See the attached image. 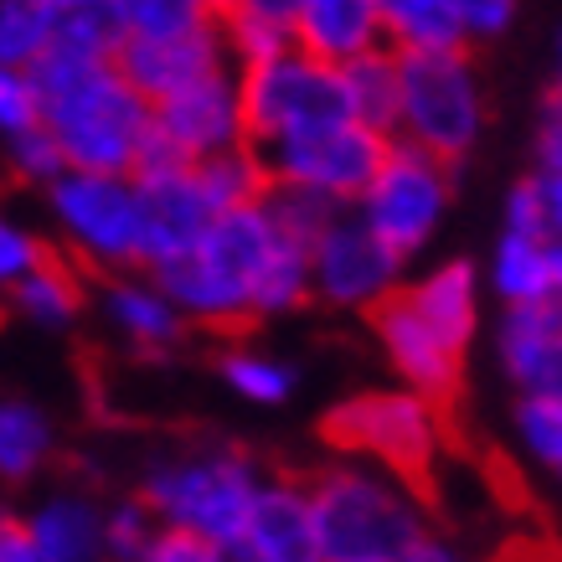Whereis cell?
<instances>
[{
    "label": "cell",
    "mask_w": 562,
    "mask_h": 562,
    "mask_svg": "<svg viewBox=\"0 0 562 562\" xmlns=\"http://www.w3.org/2000/svg\"><path fill=\"white\" fill-rule=\"evenodd\" d=\"M196 176H202L206 196L217 202V212L243 206V202H263L273 187V176H269V166H263V155H258L254 139H243L233 150H217V155H206V160H196Z\"/></svg>",
    "instance_id": "cell-27"
},
{
    "label": "cell",
    "mask_w": 562,
    "mask_h": 562,
    "mask_svg": "<svg viewBox=\"0 0 562 562\" xmlns=\"http://www.w3.org/2000/svg\"><path fill=\"white\" fill-rule=\"evenodd\" d=\"M254 145L269 166L273 187H305L315 196H330L336 206H357L361 191L372 187L392 135L351 114V120L294 130V135L254 139Z\"/></svg>",
    "instance_id": "cell-7"
},
{
    "label": "cell",
    "mask_w": 562,
    "mask_h": 562,
    "mask_svg": "<svg viewBox=\"0 0 562 562\" xmlns=\"http://www.w3.org/2000/svg\"><path fill=\"white\" fill-rule=\"evenodd\" d=\"M57 16L47 0H0V63L11 68H36V57L52 47Z\"/></svg>",
    "instance_id": "cell-30"
},
{
    "label": "cell",
    "mask_w": 562,
    "mask_h": 562,
    "mask_svg": "<svg viewBox=\"0 0 562 562\" xmlns=\"http://www.w3.org/2000/svg\"><path fill=\"white\" fill-rule=\"evenodd\" d=\"M52 11H93V5H109V0H47Z\"/></svg>",
    "instance_id": "cell-41"
},
{
    "label": "cell",
    "mask_w": 562,
    "mask_h": 562,
    "mask_svg": "<svg viewBox=\"0 0 562 562\" xmlns=\"http://www.w3.org/2000/svg\"><path fill=\"white\" fill-rule=\"evenodd\" d=\"M372 330H376V346H382L387 367L397 372V382H408V387L439 397L443 408L460 397L464 351H470V346L449 341L439 325L408 300V290H397L387 305L372 310Z\"/></svg>",
    "instance_id": "cell-13"
},
{
    "label": "cell",
    "mask_w": 562,
    "mask_h": 562,
    "mask_svg": "<svg viewBox=\"0 0 562 562\" xmlns=\"http://www.w3.org/2000/svg\"><path fill=\"white\" fill-rule=\"evenodd\" d=\"M552 93H562V36H558V63H552Z\"/></svg>",
    "instance_id": "cell-43"
},
{
    "label": "cell",
    "mask_w": 562,
    "mask_h": 562,
    "mask_svg": "<svg viewBox=\"0 0 562 562\" xmlns=\"http://www.w3.org/2000/svg\"><path fill=\"white\" fill-rule=\"evenodd\" d=\"M495 357L516 392H562V294L506 305Z\"/></svg>",
    "instance_id": "cell-17"
},
{
    "label": "cell",
    "mask_w": 562,
    "mask_h": 562,
    "mask_svg": "<svg viewBox=\"0 0 562 562\" xmlns=\"http://www.w3.org/2000/svg\"><path fill=\"white\" fill-rule=\"evenodd\" d=\"M387 47L397 52H439V47H470V32L460 21L454 0H376Z\"/></svg>",
    "instance_id": "cell-23"
},
{
    "label": "cell",
    "mask_w": 562,
    "mask_h": 562,
    "mask_svg": "<svg viewBox=\"0 0 562 562\" xmlns=\"http://www.w3.org/2000/svg\"><path fill=\"white\" fill-rule=\"evenodd\" d=\"M552 273H558V294H562V238H552Z\"/></svg>",
    "instance_id": "cell-42"
},
{
    "label": "cell",
    "mask_w": 562,
    "mask_h": 562,
    "mask_svg": "<svg viewBox=\"0 0 562 562\" xmlns=\"http://www.w3.org/2000/svg\"><path fill=\"white\" fill-rule=\"evenodd\" d=\"M485 78L475 68V47H439V52H403V109L392 135L424 145L449 166L485 135Z\"/></svg>",
    "instance_id": "cell-6"
},
{
    "label": "cell",
    "mask_w": 562,
    "mask_h": 562,
    "mask_svg": "<svg viewBox=\"0 0 562 562\" xmlns=\"http://www.w3.org/2000/svg\"><path fill=\"white\" fill-rule=\"evenodd\" d=\"M47 130L63 139L68 166L88 171H139L155 135V99L139 93L120 63L47 83Z\"/></svg>",
    "instance_id": "cell-2"
},
{
    "label": "cell",
    "mask_w": 562,
    "mask_h": 562,
    "mask_svg": "<svg viewBox=\"0 0 562 562\" xmlns=\"http://www.w3.org/2000/svg\"><path fill=\"white\" fill-rule=\"evenodd\" d=\"M449 202H454V166L439 160V155H428L424 145H408V139L392 135L372 187L361 191L357 212L372 222L397 254L413 258L439 238Z\"/></svg>",
    "instance_id": "cell-9"
},
{
    "label": "cell",
    "mask_w": 562,
    "mask_h": 562,
    "mask_svg": "<svg viewBox=\"0 0 562 562\" xmlns=\"http://www.w3.org/2000/svg\"><path fill=\"white\" fill-rule=\"evenodd\" d=\"M109 16L124 36H176L196 26H217L222 0H109Z\"/></svg>",
    "instance_id": "cell-28"
},
{
    "label": "cell",
    "mask_w": 562,
    "mask_h": 562,
    "mask_svg": "<svg viewBox=\"0 0 562 562\" xmlns=\"http://www.w3.org/2000/svg\"><path fill=\"white\" fill-rule=\"evenodd\" d=\"M5 155H11V171H16V181H32V187H42V191H47L57 176L68 171V150H63V139L47 130V120L5 139Z\"/></svg>",
    "instance_id": "cell-33"
},
{
    "label": "cell",
    "mask_w": 562,
    "mask_h": 562,
    "mask_svg": "<svg viewBox=\"0 0 562 562\" xmlns=\"http://www.w3.org/2000/svg\"><path fill=\"white\" fill-rule=\"evenodd\" d=\"M217 372L233 387V397L248 403V408H284L294 397V387H300V372H294L290 361L273 357V351H254V346L222 351Z\"/></svg>",
    "instance_id": "cell-26"
},
{
    "label": "cell",
    "mask_w": 562,
    "mask_h": 562,
    "mask_svg": "<svg viewBox=\"0 0 562 562\" xmlns=\"http://www.w3.org/2000/svg\"><path fill=\"white\" fill-rule=\"evenodd\" d=\"M243 562H321L315 558V495L310 480L263 475L238 542Z\"/></svg>",
    "instance_id": "cell-15"
},
{
    "label": "cell",
    "mask_w": 562,
    "mask_h": 562,
    "mask_svg": "<svg viewBox=\"0 0 562 562\" xmlns=\"http://www.w3.org/2000/svg\"><path fill=\"white\" fill-rule=\"evenodd\" d=\"M547 187V217H552V238H562V171H542Z\"/></svg>",
    "instance_id": "cell-40"
},
{
    "label": "cell",
    "mask_w": 562,
    "mask_h": 562,
    "mask_svg": "<svg viewBox=\"0 0 562 562\" xmlns=\"http://www.w3.org/2000/svg\"><path fill=\"white\" fill-rule=\"evenodd\" d=\"M57 449V428L36 403L21 397H0V480L5 485H26L42 475V464Z\"/></svg>",
    "instance_id": "cell-24"
},
{
    "label": "cell",
    "mask_w": 562,
    "mask_h": 562,
    "mask_svg": "<svg viewBox=\"0 0 562 562\" xmlns=\"http://www.w3.org/2000/svg\"><path fill=\"white\" fill-rule=\"evenodd\" d=\"M294 47L346 68L372 47H387L382 11H376V0H305L294 16Z\"/></svg>",
    "instance_id": "cell-19"
},
{
    "label": "cell",
    "mask_w": 562,
    "mask_h": 562,
    "mask_svg": "<svg viewBox=\"0 0 562 562\" xmlns=\"http://www.w3.org/2000/svg\"><path fill=\"white\" fill-rule=\"evenodd\" d=\"M93 310L139 357H166V351H176V346L187 341V330H191V321L181 315V305L171 300V290L160 284L155 269L99 273Z\"/></svg>",
    "instance_id": "cell-14"
},
{
    "label": "cell",
    "mask_w": 562,
    "mask_h": 562,
    "mask_svg": "<svg viewBox=\"0 0 562 562\" xmlns=\"http://www.w3.org/2000/svg\"><path fill=\"white\" fill-rule=\"evenodd\" d=\"M243 78V109H248V135L273 139V135H294V130H315V124H336L351 120V88H346V68L325 63L305 47H290L238 68Z\"/></svg>",
    "instance_id": "cell-8"
},
{
    "label": "cell",
    "mask_w": 562,
    "mask_h": 562,
    "mask_svg": "<svg viewBox=\"0 0 562 562\" xmlns=\"http://www.w3.org/2000/svg\"><path fill=\"white\" fill-rule=\"evenodd\" d=\"M258 470L243 449H176L139 470V495L166 527H187L217 547L222 558H238L248 506L258 495Z\"/></svg>",
    "instance_id": "cell-3"
},
{
    "label": "cell",
    "mask_w": 562,
    "mask_h": 562,
    "mask_svg": "<svg viewBox=\"0 0 562 562\" xmlns=\"http://www.w3.org/2000/svg\"><path fill=\"white\" fill-rule=\"evenodd\" d=\"M558 480H562V475H558Z\"/></svg>",
    "instance_id": "cell-45"
},
{
    "label": "cell",
    "mask_w": 562,
    "mask_h": 562,
    "mask_svg": "<svg viewBox=\"0 0 562 562\" xmlns=\"http://www.w3.org/2000/svg\"><path fill=\"white\" fill-rule=\"evenodd\" d=\"M243 139H254L248 135V109H243V78L238 68H217L155 103V135L139 166H150V160H206V155L233 150Z\"/></svg>",
    "instance_id": "cell-11"
},
{
    "label": "cell",
    "mask_w": 562,
    "mask_h": 562,
    "mask_svg": "<svg viewBox=\"0 0 562 562\" xmlns=\"http://www.w3.org/2000/svg\"><path fill=\"white\" fill-rule=\"evenodd\" d=\"M321 439L330 454L382 464L392 475L424 485L428 470L443 460L449 418L439 397L397 382V387H367L341 397L321 418Z\"/></svg>",
    "instance_id": "cell-4"
},
{
    "label": "cell",
    "mask_w": 562,
    "mask_h": 562,
    "mask_svg": "<svg viewBox=\"0 0 562 562\" xmlns=\"http://www.w3.org/2000/svg\"><path fill=\"white\" fill-rule=\"evenodd\" d=\"M346 88H351L357 120H367L392 135V130H397V109H403V52L372 47L367 57L346 63Z\"/></svg>",
    "instance_id": "cell-25"
},
{
    "label": "cell",
    "mask_w": 562,
    "mask_h": 562,
    "mask_svg": "<svg viewBox=\"0 0 562 562\" xmlns=\"http://www.w3.org/2000/svg\"><path fill=\"white\" fill-rule=\"evenodd\" d=\"M120 68L135 78L139 93H150L160 103L171 99L176 88L206 78V72L233 68V57H227L222 21H217V26H196V32H176V36H124Z\"/></svg>",
    "instance_id": "cell-16"
},
{
    "label": "cell",
    "mask_w": 562,
    "mask_h": 562,
    "mask_svg": "<svg viewBox=\"0 0 562 562\" xmlns=\"http://www.w3.org/2000/svg\"><path fill=\"white\" fill-rule=\"evenodd\" d=\"M408 300L424 310L428 321L439 325L449 341L470 346L480 325V269L470 258H449V263H434L428 273H418L413 284H403Z\"/></svg>",
    "instance_id": "cell-22"
},
{
    "label": "cell",
    "mask_w": 562,
    "mask_h": 562,
    "mask_svg": "<svg viewBox=\"0 0 562 562\" xmlns=\"http://www.w3.org/2000/svg\"><path fill=\"white\" fill-rule=\"evenodd\" d=\"M42 120H47V93L36 83V72L0 63V135L11 139Z\"/></svg>",
    "instance_id": "cell-34"
},
{
    "label": "cell",
    "mask_w": 562,
    "mask_h": 562,
    "mask_svg": "<svg viewBox=\"0 0 562 562\" xmlns=\"http://www.w3.org/2000/svg\"><path fill=\"white\" fill-rule=\"evenodd\" d=\"M485 284L501 305H527L542 294H558V273H552V238L527 233V227H501V238L485 263Z\"/></svg>",
    "instance_id": "cell-21"
},
{
    "label": "cell",
    "mask_w": 562,
    "mask_h": 562,
    "mask_svg": "<svg viewBox=\"0 0 562 562\" xmlns=\"http://www.w3.org/2000/svg\"><path fill=\"white\" fill-rule=\"evenodd\" d=\"M103 501H93L88 491H57L47 501H36L32 512L21 516L32 531L36 562H93L109 558L103 547Z\"/></svg>",
    "instance_id": "cell-18"
},
{
    "label": "cell",
    "mask_w": 562,
    "mask_h": 562,
    "mask_svg": "<svg viewBox=\"0 0 562 562\" xmlns=\"http://www.w3.org/2000/svg\"><path fill=\"white\" fill-rule=\"evenodd\" d=\"M222 42H227V57L233 68H254V63H269L279 52L294 47V26L269 16H243V11H222Z\"/></svg>",
    "instance_id": "cell-31"
},
{
    "label": "cell",
    "mask_w": 562,
    "mask_h": 562,
    "mask_svg": "<svg viewBox=\"0 0 562 562\" xmlns=\"http://www.w3.org/2000/svg\"><path fill=\"white\" fill-rule=\"evenodd\" d=\"M155 531H160V516L150 512V501H145L139 491L124 495V501H114V506L103 512V547H109V558L145 562L150 558Z\"/></svg>",
    "instance_id": "cell-32"
},
{
    "label": "cell",
    "mask_w": 562,
    "mask_h": 562,
    "mask_svg": "<svg viewBox=\"0 0 562 562\" xmlns=\"http://www.w3.org/2000/svg\"><path fill=\"white\" fill-rule=\"evenodd\" d=\"M537 171H562V93H547L537 114Z\"/></svg>",
    "instance_id": "cell-38"
},
{
    "label": "cell",
    "mask_w": 562,
    "mask_h": 562,
    "mask_svg": "<svg viewBox=\"0 0 562 562\" xmlns=\"http://www.w3.org/2000/svg\"><path fill=\"white\" fill-rule=\"evenodd\" d=\"M5 305L16 310L21 321L42 325V330H68L88 315L93 294H88V269L68 254H47L36 269L16 279V290L5 294Z\"/></svg>",
    "instance_id": "cell-20"
},
{
    "label": "cell",
    "mask_w": 562,
    "mask_h": 562,
    "mask_svg": "<svg viewBox=\"0 0 562 562\" xmlns=\"http://www.w3.org/2000/svg\"><path fill=\"white\" fill-rule=\"evenodd\" d=\"M145 212V269H166L206 238L217 202L206 196L196 160H150L135 171Z\"/></svg>",
    "instance_id": "cell-12"
},
{
    "label": "cell",
    "mask_w": 562,
    "mask_h": 562,
    "mask_svg": "<svg viewBox=\"0 0 562 562\" xmlns=\"http://www.w3.org/2000/svg\"><path fill=\"white\" fill-rule=\"evenodd\" d=\"M5 521H11V512H5V501H0V531H5Z\"/></svg>",
    "instance_id": "cell-44"
},
{
    "label": "cell",
    "mask_w": 562,
    "mask_h": 562,
    "mask_svg": "<svg viewBox=\"0 0 562 562\" xmlns=\"http://www.w3.org/2000/svg\"><path fill=\"white\" fill-rule=\"evenodd\" d=\"M222 552L206 537H196V531L187 527H166L160 521V531H155V542H150V558L145 562H217Z\"/></svg>",
    "instance_id": "cell-37"
},
{
    "label": "cell",
    "mask_w": 562,
    "mask_h": 562,
    "mask_svg": "<svg viewBox=\"0 0 562 562\" xmlns=\"http://www.w3.org/2000/svg\"><path fill=\"white\" fill-rule=\"evenodd\" d=\"M47 212L63 254L78 258L88 273L145 269V212L135 171L68 166L47 187Z\"/></svg>",
    "instance_id": "cell-5"
},
{
    "label": "cell",
    "mask_w": 562,
    "mask_h": 562,
    "mask_svg": "<svg viewBox=\"0 0 562 562\" xmlns=\"http://www.w3.org/2000/svg\"><path fill=\"white\" fill-rule=\"evenodd\" d=\"M42 258H47V243L36 238L21 217H11V212L0 206V294L16 290V279L26 269H36Z\"/></svg>",
    "instance_id": "cell-35"
},
{
    "label": "cell",
    "mask_w": 562,
    "mask_h": 562,
    "mask_svg": "<svg viewBox=\"0 0 562 562\" xmlns=\"http://www.w3.org/2000/svg\"><path fill=\"white\" fill-rule=\"evenodd\" d=\"M305 0H222V11H243V16H269V21H284L294 26Z\"/></svg>",
    "instance_id": "cell-39"
},
{
    "label": "cell",
    "mask_w": 562,
    "mask_h": 562,
    "mask_svg": "<svg viewBox=\"0 0 562 562\" xmlns=\"http://www.w3.org/2000/svg\"><path fill=\"white\" fill-rule=\"evenodd\" d=\"M315 495V558L321 562H434L454 558L428 521L424 485L382 464L336 454L310 480Z\"/></svg>",
    "instance_id": "cell-1"
},
{
    "label": "cell",
    "mask_w": 562,
    "mask_h": 562,
    "mask_svg": "<svg viewBox=\"0 0 562 562\" xmlns=\"http://www.w3.org/2000/svg\"><path fill=\"white\" fill-rule=\"evenodd\" d=\"M454 5H460V21H464V32H470V47L506 36L516 11H521V0H454Z\"/></svg>",
    "instance_id": "cell-36"
},
{
    "label": "cell",
    "mask_w": 562,
    "mask_h": 562,
    "mask_svg": "<svg viewBox=\"0 0 562 562\" xmlns=\"http://www.w3.org/2000/svg\"><path fill=\"white\" fill-rule=\"evenodd\" d=\"M408 254H397L357 206H341L325 222V233L310 243V279H315V305L341 310V315H367L387 305L403 290Z\"/></svg>",
    "instance_id": "cell-10"
},
{
    "label": "cell",
    "mask_w": 562,
    "mask_h": 562,
    "mask_svg": "<svg viewBox=\"0 0 562 562\" xmlns=\"http://www.w3.org/2000/svg\"><path fill=\"white\" fill-rule=\"evenodd\" d=\"M512 428L531 464L562 475V392H516Z\"/></svg>",
    "instance_id": "cell-29"
}]
</instances>
